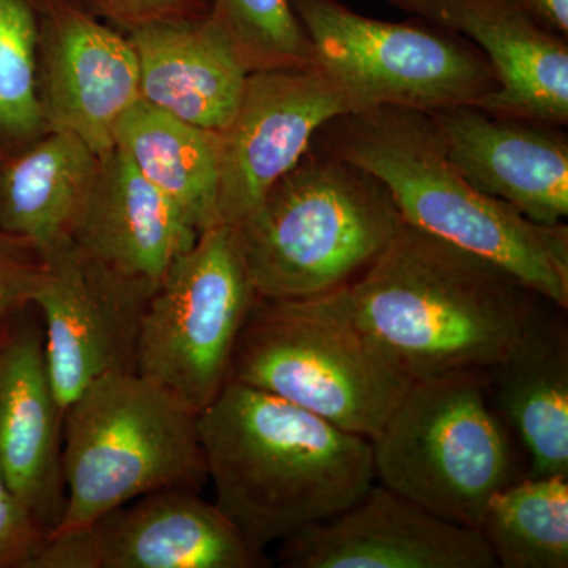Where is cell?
Segmentation results:
<instances>
[{
    "label": "cell",
    "instance_id": "7",
    "mask_svg": "<svg viewBox=\"0 0 568 568\" xmlns=\"http://www.w3.org/2000/svg\"><path fill=\"white\" fill-rule=\"evenodd\" d=\"M372 448L377 484L466 528L478 530L491 497L521 478L487 369L414 381Z\"/></svg>",
    "mask_w": 568,
    "mask_h": 568
},
{
    "label": "cell",
    "instance_id": "25",
    "mask_svg": "<svg viewBox=\"0 0 568 568\" xmlns=\"http://www.w3.org/2000/svg\"><path fill=\"white\" fill-rule=\"evenodd\" d=\"M209 20L248 73L312 69V44L290 0H213Z\"/></svg>",
    "mask_w": 568,
    "mask_h": 568
},
{
    "label": "cell",
    "instance_id": "10",
    "mask_svg": "<svg viewBox=\"0 0 568 568\" xmlns=\"http://www.w3.org/2000/svg\"><path fill=\"white\" fill-rule=\"evenodd\" d=\"M271 566L190 488L160 489L84 528L48 536L31 568H263Z\"/></svg>",
    "mask_w": 568,
    "mask_h": 568
},
{
    "label": "cell",
    "instance_id": "11",
    "mask_svg": "<svg viewBox=\"0 0 568 568\" xmlns=\"http://www.w3.org/2000/svg\"><path fill=\"white\" fill-rule=\"evenodd\" d=\"M354 112L316 67L252 71L233 121L220 132L216 224H235L301 162L317 132Z\"/></svg>",
    "mask_w": 568,
    "mask_h": 568
},
{
    "label": "cell",
    "instance_id": "28",
    "mask_svg": "<svg viewBox=\"0 0 568 568\" xmlns=\"http://www.w3.org/2000/svg\"><path fill=\"white\" fill-rule=\"evenodd\" d=\"M48 536L0 474V568H31Z\"/></svg>",
    "mask_w": 568,
    "mask_h": 568
},
{
    "label": "cell",
    "instance_id": "2",
    "mask_svg": "<svg viewBox=\"0 0 568 568\" xmlns=\"http://www.w3.org/2000/svg\"><path fill=\"white\" fill-rule=\"evenodd\" d=\"M346 293L358 323L414 381L491 368L541 301L487 257L406 223Z\"/></svg>",
    "mask_w": 568,
    "mask_h": 568
},
{
    "label": "cell",
    "instance_id": "13",
    "mask_svg": "<svg viewBox=\"0 0 568 568\" xmlns=\"http://www.w3.org/2000/svg\"><path fill=\"white\" fill-rule=\"evenodd\" d=\"M32 306L43 328L48 373L65 414L92 383L136 372L138 332L144 295L89 263L73 242L43 254Z\"/></svg>",
    "mask_w": 568,
    "mask_h": 568
},
{
    "label": "cell",
    "instance_id": "16",
    "mask_svg": "<svg viewBox=\"0 0 568 568\" xmlns=\"http://www.w3.org/2000/svg\"><path fill=\"white\" fill-rule=\"evenodd\" d=\"M200 231L130 164L118 149L99 174L71 242L115 282L151 297Z\"/></svg>",
    "mask_w": 568,
    "mask_h": 568
},
{
    "label": "cell",
    "instance_id": "29",
    "mask_svg": "<svg viewBox=\"0 0 568 568\" xmlns=\"http://www.w3.org/2000/svg\"><path fill=\"white\" fill-rule=\"evenodd\" d=\"M549 31L567 37L568 0H514Z\"/></svg>",
    "mask_w": 568,
    "mask_h": 568
},
{
    "label": "cell",
    "instance_id": "17",
    "mask_svg": "<svg viewBox=\"0 0 568 568\" xmlns=\"http://www.w3.org/2000/svg\"><path fill=\"white\" fill-rule=\"evenodd\" d=\"M429 115L448 159L477 190L534 223L567 219L568 141L559 126L495 118L477 106Z\"/></svg>",
    "mask_w": 568,
    "mask_h": 568
},
{
    "label": "cell",
    "instance_id": "19",
    "mask_svg": "<svg viewBox=\"0 0 568 568\" xmlns=\"http://www.w3.org/2000/svg\"><path fill=\"white\" fill-rule=\"evenodd\" d=\"M541 298L515 345L488 368L497 413L529 455V477L568 476V328Z\"/></svg>",
    "mask_w": 568,
    "mask_h": 568
},
{
    "label": "cell",
    "instance_id": "12",
    "mask_svg": "<svg viewBox=\"0 0 568 568\" xmlns=\"http://www.w3.org/2000/svg\"><path fill=\"white\" fill-rule=\"evenodd\" d=\"M37 92L48 129L106 155L122 115L141 99L136 52L77 0H39Z\"/></svg>",
    "mask_w": 568,
    "mask_h": 568
},
{
    "label": "cell",
    "instance_id": "20",
    "mask_svg": "<svg viewBox=\"0 0 568 568\" xmlns=\"http://www.w3.org/2000/svg\"><path fill=\"white\" fill-rule=\"evenodd\" d=\"M125 36L140 65L141 100L211 132L230 125L248 71L209 17Z\"/></svg>",
    "mask_w": 568,
    "mask_h": 568
},
{
    "label": "cell",
    "instance_id": "15",
    "mask_svg": "<svg viewBox=\"0 0 568 568\" xmlns=\"http://www.w3.org/2000/svg\"><path fill=\"white\" fill-rule=\"evenodd\" d=\"M390 2L476 44L497 78L496 91L477 104L481 111L559 129L567 125V37L549 31L514 0Z\"/></svg>",
    "mask_w": 568,
    "mask_h": 568
},
{
    "label": "cell",
    "instance_id": "1",
    "mask_svg": "<svg viewBox=\"0 0 568 568\" xmlns=\"http://www.w3.org/2000/svg\"><path fill=\"white\" fill-rule=\"evenodd\" d=\"M197 429L213 504L260 552L376 481L368 437L235 381L197 414Z\"/></svg>",
    "mask_w": 568,
    "mask_h": 568
},
{
    "label": "cell",
    "instance_id": "21",
    "mask_svg": "<svg viewBox=\"0 0 568 568\" xmlns=\"http://www.w3.org/2000/svg\"><path fill=\"white\" fill-rule=\"evenodd\" d=\"M100 160L80 138L58 130L0 159V231L41 256L71 241Z\"/></svg>",
    "mask_w": 568,
    "mask_h": 568
},
{
    "label": "cell",
    "instance_id": "3",
    "mask_svg": "<svg viewBox=\"0 0 568 568\" xmlns=\"http://www.w3.org/2000/svg\"><path fill=\"white\" fill-rule=\"evenodd\" d=\"M320 148L386 185L406 224L487 257L568 310V226L530 222L477 190L448 159L428 112L379 106L339 115Z\"/></svg>",
    "mask_w": 568,
    "mask_h": 568
},
{
    "label": "cell",
    "instance_id": "4",
    "mask_svg": "<svg viewBox=\"0 0 568 568\" xmlns=\"http://www.w3.org/2000/svg\"><path fill=\"white\" fill-rule=\"evenodd\" d=\"M405 220L383 182L320 148L235 224L256 294L310 297L354 282Z\"/></svg>",
    "mask_w": 568,
    "mask_h": 568
},
{
    "label": "cell",
    "instance_id": "9",
    "mask_svg": "<svg viewBox=\"0 0 568 568\" xmlns=\"http://www.w3.org/2000/svg\"><path fill=\"white\" fill-rule=\"evenodd\" d=\"M256 297L234 226L209 227L145 302L136 372L200 414L230 383Z\"/></svg>",
    "mask_w": 568,
    "mask_h": 568
},
{
    "label": "cell",
    "instance_id": "8",
    "mask_svg": "<svg viewBox=\"0 0 568 568\" xmlns=\"http://www.w3.org/2000/svg\"><path fill=\"white\" fill-rule=\"evenodd\" d=\"M312 44L313 62L354 112L392 106L428 112L477 106L497 89L474 44L446 29L373 20L339 0H290Z\"/></svg>",
    "mask_w": 568,
    "mask_h": 568
},
{
    "label": "cell",
    "instance_id": "27",
    "mask_svg": "<svg viewBox=\"0 0 568 568\" xmlns=\"http://www.w3.org/2000/svg\"><path fill=\"white\" fill-rule=\"evenodd\" d=\"M84 9L123 33L159 24L200 21L213 0H77Z\"/></svg>",
    "mask_w": 568,
    "mask_h": 568
},
{
    "label": "cell",
    "instance_id": "18",
    "mask_svg": "<svg viewBox=\"0 0 568 568\" xmlns=\"http://www.w3.org/2000/svg\"><path fill=\"white\" fill-rule=\"evenodd\" d=\"M20 323L0 332V474L51 534L65 510L63 410L48 373L41 321Z\"/></svg>",
    "mask_w": 568,
    "mask_h": 568
},
{
    "label": "cell",
    "instance_id": "24",
    "mask_svg": "<svg viewBox=\"0 0 568 568\" xmlns=\"http://www.w3.org/2000/svg\"><path fill=\"white\" fill-rule=\"evenodd\" d=\"M39 0H0V159L48 132L37 92Z\"/></svg>",
    "mask_w": 568,
    "mask_h": 568
},
{
    "label": "cell",
    "instance_id": "22",
    "mask_svg": "<svg viewBox=\"0 0 568 568\" xmlns=\"http://www.w3.org/2000/svg\"><path fill=\"white\" fill-rule=\"evenodd\" d=\"M114 149L200 233L215 226L220 133L140 99L122 115Z\"/></svg>",
    "mask_w": 568,
    "mask_h": 568
},
{
    "label": "cell",
    "instance_id": "5",
    "mask_svg": "<svg viewBox=\"0 0 568 568\" xmlns=\"http://www.w3.org/2000/svg\"><path fill=\"white\" fill-rule=\"evenodd\" d=\"M373 439L414 383L358 323L346 286L297 298L257 295L231 379Z\"/></svg>",
    "mask_w": 568,
    "mask_h": 568
},
{
    "label": "cell",
    "instance_id": "26",
    "mask_svg": "<svg viewBox=\"0 0 568 568\" xmlns=\"http://www.w3.org/2000/svg\"><path fill=\"white\" fill-rule=\"evenodd\" d=\"M43 268L36 246L0 231V332L31 308Z\"/></svg>",
    "mask_w": 568,
    "mask_h": 568
},
{
    "label": "cell",
    "instance_id": "23",
    "mask_svg": "<svg viewBox=\"0 0 568 568\" xmlns=\"http://www.w3.org/2000/svg\"><path fill=\"white\" fill-rule=\"evenodd\" d=\"M497 567H568V476L518 478L489 500L480 523Z\"/></svg>",
    "mask_w": 568,
    "mask_h": 568
},
{
    "label": "cell",
    "instance_id": "6",
    "mask_svg": "<svg viewBox=\"0 0 568 568\" xmlns=\"http://www.w3.org/2000/svg\"><path fill=\"white\" fill-rule=\"evenodd\" d=\"M65 510L54 534L170 488L209 484L197 414L138 372L100 377L65 409Z\"/></svg>",
    "mask_w": 568,
    "mask_h": 568
},
{
    "label": "cell",
    "instance_id": "14",
    "mask_svg": "<svg viewBox=\"0 0 568 568\" xmlns=\"http://www.w3.org/2000/svg\"><path fill=\"white\" fill-rule=\"evenodd\" d=\"M287 568H496L480 530L375 484L334 517L280 541Z\"/></svg>",
    "mask_w": 568,
    "mask_h": 568
}]
</instances>
